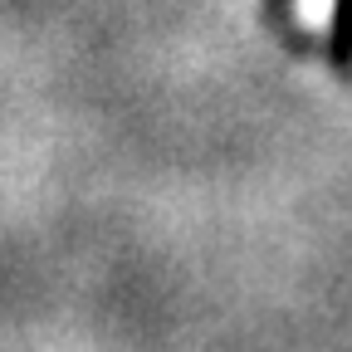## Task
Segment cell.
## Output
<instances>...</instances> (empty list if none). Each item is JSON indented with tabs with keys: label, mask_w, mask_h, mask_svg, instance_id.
Instances as JSON below:
<instances>
[{
	"label": "cell",
	"mask_w": 352,
	"mask_h": 352,
	"mask_svg": "<svg viewBox=\"0 0 352 352\" xmlns=\"http://www.w3.org/2000/svg\"><path fill=\"white\" fill-rule=\"evenodd\" d=\"M333 10H338V0H294V15L303 30H328Z\"/></svg>",
	"instance_id": "obj_1"
}]
</instances>
